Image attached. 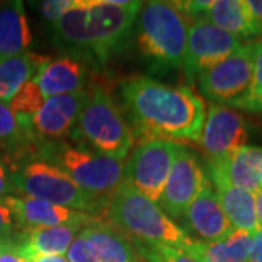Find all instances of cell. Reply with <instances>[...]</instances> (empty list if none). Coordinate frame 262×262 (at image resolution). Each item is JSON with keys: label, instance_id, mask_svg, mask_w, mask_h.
Segmentation results:
<instances>
[{"label": "cell", "instance_id": "30", "mask_svg": "<svg viewBox=\"0 0 262 262\" xmlns=\"http://www.w3.org/2000/svg\"><path fill=\"white\" fill-rule=\"evenodd\" d=\"M67 261L69 262H98L94 251L91 248L89 242L84 239L82 233L76 236V239L72 242L69 251H67Z\"/></svg>", "mask_w": 262, "mask_h": 262}, {"label": "cell", "instance_id": "32", "mask_svg": "<svg viewBox=\"0 0 262 262\" xmlns=\"http://www.w3.org/2000/svg\"><path fill=\"white\" fill-rule=\"evenodd\" d=\"M246 6L252 18L255 37L262 39V0H246Z\"/></svg>", "mask_w": 262, "mask_h": 262}, {"label": "cell", "instance_id": "7", "mask_svg": "<svg viewBox=\"0 0 262 262\" xmlns=\"http://www.w3.org/2000/svg\"><path fill=\"white\" fill-rule=\"evenodd\" d=\"M9 173L13 194L38 198L95 217L106 213L110 198L88 194L61 169L47 162H25L18 168L9 169Z\"/></svg>", "mask_w": 262, "mask_h": 262}, {"label": "cell", "instance_id": "19", "mask_svg": "<svg viewBox=\"0 0 262 262\" xmlns=\"http://www.w3.org/2000/svg\"><path fill=\"white\" fill-rule=\"evenodd\" d=\"M32 32L19 0L0 3V58L15 57L28 51Z\"/></svg>", "mask_w": 262, "mask_h": 262}, {"label": "cell", "instance_id": "15", "mask_svg": "<svg viewBox=\"0 0 262 262\" xmlns=\"http://www.w3.org/2000/svg\"><path fill=\"white\" fill-rule=\"evenodd\" d=\"M182 229L188 236L192 233L196 237L194 241L200 242L223 241L234 230L219 203L211 182L207 184L200 195L188 207L182 215Z\"/></svg>", "mask_w": 262, "mask_h": 262}, {"label": "cell", "instance_id": "6", "mask_svg": "<svg viewBox=\"0 0 262 262\" xmlns=\"http://www.w3.org/2000/svg\"><path fill=\"white\" fill-rule=\"evenodd\" d=\"M70 136L79 147L118 160L125 159L134 144L133 131L120 106L99 86L91 91Z\"/></svg>", "mask_w": 262, "mask_h": 262}, {"label": "cell", "instance_id": "9", "mask_svg": "<svg viewBox=\"0 0 262 262\" xmlns=\"http://www.w3.org/2000/svg\"><path fill=\"white\" fill-rule=\"evenodd\" d=\"M253 60V42H242L227 58L196 77L201 95L215 105L233 106L251 86Z\"/></svg>", "mask_w": 262, "mask_h": 262}, {"label": "cell", "instance_id": "28", "mask_svg": "<svg viewBox=\"0 0 262 262\" xmlns=\"http://www.w3.org/2000/svg\"><path fill=\"white\" fill-rule=\"evenodd\" d=\"M136 252L146 262H198L182 249L170 246H141Z\"/></svg>", "mask_w": 262, "mask_h": 262}, {"label": "cell", "instance_id": "26", "mask_svg": "<svg viewBox=\"0 0 262 262\" xmlns=\"http://www.w3.org/2000/svg\"><path fill=\"white\" fill-rule=\"evenodd\" d=\"M253 48H255V60H253L252 82L246 95L241 101L234 103L233 108H239L249 113H262V39L255 41Z\"/></svg>", "mask_w": 262, "mask_h": 262}, {"label": "cell", "instance_id": "16", "mask_svg": "<svg viewBox=\"0 0 262 262\" xmlns=\"http://www.w3.org/2000/svg\"><path fill=\"white\" fill-rule=\"evenodd\" d=\"M261 163L262 147L244 146L225 159L208 162L207 177L213 187L232 185L255 194L261 188Z\"/></svg>", "mask_w": 262, "mask_h": 262}, {"label": "cell", "instance_id": "22", "mask_svg": "<svg viewBox=\"0 0 262 262\" xmlns=\"http://www.w3.org/2000/svg\"><path fill=\"white\" fill-rule=\"evenodd\" d=\"M50 58L27 51L24 54L0 58V102L9 103L24 84L32 80Z\"/></svg>", "mask_w": 262, "mask_h": 262}, {"label": "cell", "instance_id": "8", "mask_svg": "<svg viewBox=\"0 0 262 262\" xmlns=\"http://www.w3.org/2000/svg\"><path fill=\"white\" fill-rule=\"evenodd\" d=\"M181 144L166 139H143L124 168V181L153 203L159 201Z\"/></svg>", "mask_w": 262, "mask_h": 262}, {"label": "cell", "instance_id": "4", "mask_svg": "<svg viewBox=\"0 0 262 262\" xmlns=\"http://www.w3.org/2000/svg\"><path fill=\"white\" fill-rule=\"evenodd\" d=\"M189 18L173 2H149L136 20V41L143 58L155 72H169L184 64Z\"/></svg>", "mask_w": 262, "mask_h": 262}, {"label": "cell", "instance_id": "1", "mask_svg": "<svg viewBox=\"0 0 262 262\" xmlns=\"http://www.w3.org/2000/svg\"><path fill=\"white\" fill-rule=\"evenodd\" d=\"M143 2L76 0L75 8L50 25L51 41L80 63L99 69L128 47Z\"/></svg>", "mask_w": 262, "mask_h": 262}, {"label": "cell", "instance_id": "5", "mask_svg": "<svg viewBox=\"0 0 262 262\" xmlns=\"http://www.w3.org/2000/svg\"><path fill=\"white\" fill-rule=\"evenodd\" d=\"M34 160H42L61 169L76 185L95 196L110 198L124 181V160L63 141L38 143Z\"/></svg>", "mask_w": 262, "mask_h": 262}, {"label": "cell", "instance_id": "37", "mask_svg": "<svg viewBox=\"0 0 262 262\" xmlns=\"http://www.w3.org/2000/svg\"><path fill=\"white\" fill-rule=\"evenodd\" d=\"M255 203H256V217L258 223L262 227V187L255 192Z\"/></svg>", "mask_w": 262, "mask_h": 262}, {"label": "cell", "instance_id": "29", "mask_svg": "<svg viewBox=\"0 0 262 262\" xmlns=\"http://www.w3.org/2000/svg\"><path fill=\"white\" fill-rule=\"evenodd\" d=\"M34 5H37L39 13L47 20L48 25H53L66 12L75 8L76 0H46V2H38Z\"/></svg>", "mask_w": 262, "mask_h": 262}, {"label": "cell", "instance_id": "36", "mask_svg": "<svg viewBox=\"0 0 262 262\" xmlns=\"http://www.w3.org/2000/svg\"><path fill=\"white\" fill-rule=\"evenodd\" d=\"M28 262H69L63 255H37L29 258Z\"/></svg>", "mask_w": 262, "mask_h": 262}, {"label": "cell", "instance_id": "23", "mask_svg": "<svg viewBox=\"0 0 262 262\" xmlns=\"http://www.w3.org/2000/svg\"><path fill=\"white\" fill-rule=\"evenodd\" d=\"M215 195L233 229L255 234L261 230L256 217L255 194L232 185H217Z\"/></svg>", "mask_w": 262, "mask_h": 262}, {"label": "cell", "instance_id": "13", "mask_svg": "<svg viewBox=\"0 0 262 262\" xmlns=\"http://www.w3.org/2000/svg\"><path fill=\"white\" fill-rule=\"evenodd\" d=\"M248 140L245 118L226 105L210 103L200 143L208 162L225 159L244 147Z\"/></svg>", "mask_w": 262, "mask_h": 262}, {"label": "cell", "instance_id": "20", "mask_svg": "<svg viewBox=\"0 0 262 262\" xmlns=\"http://www.w3.org/2000/svg\"><path fill=\"white\" fill-rule=\"evenodd\" d=\"M251 245L252 234L234 229L223 241L200 242L191 239L181 249L198 262H246Z\"/></svg>", "mask_w": 262, "mask_h": 262}, {"label": "cell", "instance_id": "24", "mask_svg": "<svg viewBox=\"0 0 262 262\" xmlns=\"http://www.w3.org/2000/svg\"><path fill=\"white\" fill-rule=\"evenodd\" d=\"M204 19L239 39L255 37L253 22L246 6V0L211 2V6L207 10Z\"/></svg>", "mask_w": 262, "mask_h": 262}, {"label": "cell", "instance_id": "17", "mask_svg": "<svg viewBox=\"0 0 262 262\" xmlns=\"http://www.w3.org/2000/svg\"><path fill=\"white\" fill-rule=\"evenodd\" d=\"M80 233L89 242L98 262H143L130 241L99 217L84 226Z\"/></svg>", "mask_w": 262, "mask_h": 262}, {"label": "cell", "instance_id": "14", "mask_svg": "<svg viewBox=\"0 0 262 262\" xmlns=\"http://www.w3.org/2000/svg\"><path fill=\"white\" fill-rule=\"evenodd\" d=\"M3 204L12 211L19 232H29L39 227H57V226H83L84 227L92 223L95 219H98L88 213L75 211L32 196L9 195L3 200Z\"/></svg>", "mask_w": 262, "mask_h": 262}, {"label": "cell", "instance_id": "35", "mask_svg": "<svg viewBox=\"0 0 262 262\" xmlns=\"http://www.w3.org/2000/svg\"><path fill=\"white\" fill-rule=\"evenodd\" d=\"M246 262H262V229L259 232L252 234L251 252H249Z\"/></svg>", "mask_w": 262, "mask_h": 262}, {"label": "cell", "instance_id": "31", "mask_svg": "<svg viewBox=\"0 0 262 262\" xmlns=\"http://www.w3.org/2000/svg\"><path fill=\"white\" fill-rule=\"evenodd\" d=\"M19 234L18 226L15 217L8 207L0 203V242H18Z\"/></svg>", "mask_w": 262, "mask_h": 262}, {"label": "cell", "instance_id": "12", "mask_svg": "<svg viewBox=\"0 0 262 262\" xmlns=\"http://www.w3.org/2000/svg\"><path fill=\"white\" fill-rule=\"evenodd\" d=\"M89 96L91 91H82L47 98L34 117L18 121L19 128L39 143L61 141L63 137L70 136Z\"/></svg>", "mask_w": 262, "mask_h": 262}, {"label": "cell", "instance_id": "11", "mask_svg": "<svg viewBox=\"0 0 262 262\" xmlns=\"http://www.w3.org/2000/svg\"><path fill=\"white\" fill-rule=\"evenodd\" d=\"M208 182V177L198 158L185 146H181L158 201L159 208L172 222L182 219L188 207Z\"/></svg>", "mask_w": 262, "mask_h": 262}, {"label": "cell", "instance_id": "25", "mask_svg": "<svg viewBox=\"0 0 262 262\" xmlns=\"http://www.w3.org/2000/svg\"><path fill=\"white\" fill-rule=\"evenodd\" d=\"M44 102H46V98H44L37 82L32 79L19 89L18 94L12 98L9 106L12 113L15 114L16 120L24 121V120L34 117L41 110Z\"/></svg>", "mask_w": 262, "mask_h": 262}, {"label": "cell", "instance_id": "39", "mask_svg": "<svg viewBox=\"0 0 262 262\" xmlns=\"http://www.w3.org/2000/svg\"><path fill=\"white\" fill-rule=\"evenodd\" d=\"M143 262H146V261H143Z\"/></svg>", "mask_w": 262, "mask_h": 262}, {"label": "cell", "instance_id": "34", "mask_svg": "<svg viewBox=\"0 0 262 262\" xmlns=\"http://www.w3.org/2000/svg\"><path fill=\"white\" fill-rule=\"evenodd\" d=\"M13 194V188L10 184V173L8 168L5 166L3 160H0V203Z\"/></svg>", "mask_w": 262, "mask_h": 262}, {"label": "cell", "instance_id": "27", "mask_svg": "<svg viewBox=\"0 0 262 262\" xmlns=\"http://www.w3.org/2000/svg\"><path fill=\"white\" fill-rule=\"evenodd\" d=\"M22 140L24 134L9 103L0 102V150H6L10 156H13L20 147Z\"/></svg>", "mask_w": 262, "mask_h": 262}, {"label": "cell", "instance_id": "38", "mask_svg": "<svg viewBox=\"0 0 262 262\" xmlns=\"http://www.w3.org/2000/svg\"><path fill=\"white\" fill-rule=\"evenodd\" d=\"M259 181H261V187H262V163H261V168H259Z\"/></svg>", "mask_w": 262, "mask_h": 262}, {"label": "cell", "instance_id": "21", "mask_svg": "<svg viewBox=\"0 0 262 262\" xmlns=\"http://www.w3.org/2000/svg\"><path fill=\"white\" fill-rule=\"evenodd\" d=\"M82 229L83 226H57L20 232L16 251L27 261L37 255H64Z\"/></svg>", "mask_w": 262, "mask_h": 262}, {"label": "cell", "instance_id": "33", "mask_svg": "<svg viewBox=\"0 0 262 262\" xmlns=\"http://www.w3.org/2000/svg\"><path fill=\"white\" fill-rule=\"evenodd\" d=\"M0 262H28L16 248L8 242H0Z\"/></svg>", "mask_w": 262, "mask_h": 262}, {"label": "cell", "instance_id": "18", "mask_svg": "<svg viewBox=\"0 0 262 262\" xmlns=\"http://www.w3.org/2000/svg\"><path fill=\"white\" fill-rule=\"evenodd\" d=\"M34 80L39 86L44 98L82 92L88 82V69L83 63L70 57L50 60Z\"/></svg>", "mask_w": 262, "mask_h": 262}, {"label": "cell", "instance_id": "10", "mask_svg": "<svg viewBox=\"0 0 262 262\" xmlns=\"http://www.w3.org/2000/svg\"><path fill=\"white\" fill-rule=\"evenodd\" d=\"M242 46V39L217 28L207 19L192 20L188 29L182 70L189 82L214 67Z\"/></svg>", "mask_w": 262, "mask_h": 262}, {"label": "cell", "instance_id": "3", "mask_svg": "<svg viewBox=\"0 0 262 262\" xmlns=\"http://www.w3.org/2000/svg\"><path fill=\"white\" fill-rule=\"evenodd\" d=\"M106 214L110 223L130 241L134 249L141 246H170L181 249L192 239L156 203L125 181L110 196Z\"/></svg>", "mask_w": 262, "mask_h": 262}, {"label": "cell", "instance_id": "2", "mask_svg": "<svg viewBox=\"0 0 262 262\" xmlns=\"http://www.w3.org/2000/svg\"><path fill=\"white\" fill-rule=\"evenodd\" d=\"M121 95L133 136L200 141L206 105L187 86L173 88L147 76H136L122 82Z\"/></svg>", "mask_w": 262, "mask_h": 262}]
</instances>
